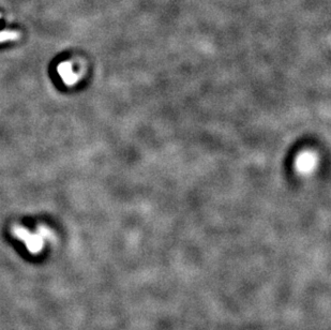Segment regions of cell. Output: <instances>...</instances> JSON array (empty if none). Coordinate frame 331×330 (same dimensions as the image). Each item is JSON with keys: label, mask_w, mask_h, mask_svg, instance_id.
I'll use <instances>...</instances> for the list:
<instances>
[{"label": "cell", "mask_w": 331, "mask_h": 330, "mask_svg": "<svg viewBox=\"0 0 331 330\" xmlns=\"http://www.w3.org/2000/svg\"><path fill=\"white\" fill-rule=\"evenodd\" d=\"M317 164V158L313 152L306 151L300 153L296 159V168L300 174L308 175L312 173Z\"/></svg>", "instance_id": "cell-1"}]
</instances>
